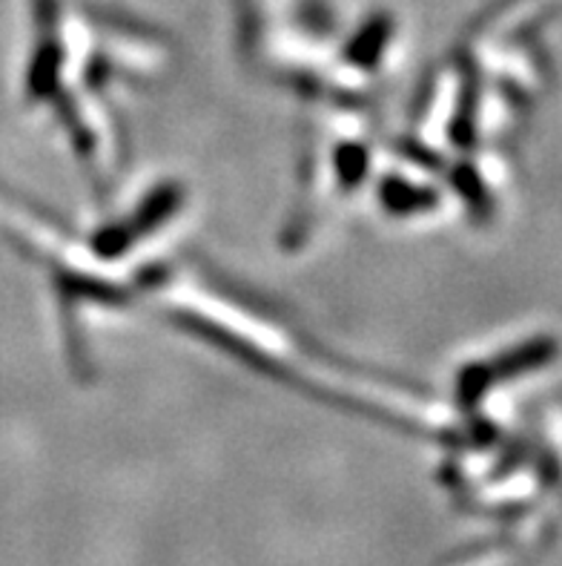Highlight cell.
Here are the masks:
<instances>
[{
  "instance_id": "cell-1",
  "label": "cell",
  "mask_w": 562,
  "mask_h": 566,
  "mask_svg": "<svg viewBox=\"0 0 562 566\" xmlns=\"http://www.w3.org/2000/svg\"><path fill=\"white\" fill-rule=\"evenodd\" d=\"M556 357V343L554 339H534V343H526L520 348H513L511 354L506 357H499L491 368V377H517V374H528L534 371V368L545 366L551 359Z\"/></svg>"
}]
</instances>
